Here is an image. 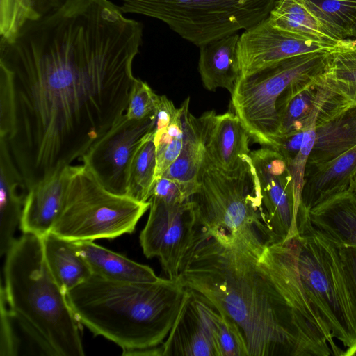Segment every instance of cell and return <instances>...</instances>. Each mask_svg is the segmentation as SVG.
I'll list each match as a JSON object with an SVG mask.
<instances>
[{"label":"cell","instance_id":"obj_1","mask_svg":"<svg viewBox=\"0 0 356 356\" xmlns=\"http://www.w3.org/2000/svg\"><path fill=\"white\" fill-rule=\"evenodd\" d=\"M142 37L109 0H58L0 41L13 110L0 141L27 191L81 161L125 114Z\"/></svg>","mask_w":356,"mask_h":356},{"label":"cell","instance_id":"obj_2","mask_svg":"<svg viewBox=\"0 0 356 356\" xmlns=\"http://www.w3.org/2000/svg\"><path fill=\"white\" fill-rule=\"evenodd\" d=\"M177 280L234 321L249 356L343 355L286 248L259 257L202 231Z\"/></svg>","mask_w":356,"mask_h":356},{"label":"cell","instance_id":"obj_3","mask_svg":"<svg viewBox=\"0 0 356 356\" xmlns=\"http://www.w3.org/2000/svg\"><path fill=\"white\" fill-rule=\"evenodd\" d=\"M186 291L178 280L132 282L92 275L66 295L82 325L134 356L163 343Z\"/></svg>","mask_w":356,"mask_h":356},{"label":"cell","instance_id":"obj_4","mask_svg":"<svg viewBox=\"0 0 356 356\" xmlns=\"http://www.w3.org/2000/svg\"><path fill=\"white\" fill-rule=\"evenodd\" d=\"M3 294L22 329L49 356H83L81 324L45 261L42 237L22 234L5 254Z\"/></svg>","mask_w":356,"mask_h":356},{"label":"cell","instance_id":"obj_5","mask_svg":"<svg viewBox=\"0 0 356 356\" xmlns=\"http://www.w3.org/2000/svg\"><path fill=\"white\" fill-rule=\"evenodd\" d=\"M191 200L203 229L220 241L241 242L259 257L269 246L260 183L250 156L234 172L218 168L204 156Z\"/></svg>","mask_w":356,"mask_h":356},{"label":"cell","instance_id":"obj_6","mask_svg":"<svg viewBox=\"0 0 356 356\" xmlns=\"http://www.w3.org/2000/svg\"><path fill=\"white\" fill-rule=\"evenodd\" d=\"M148 209L149 202L108 191L87 168L77 165L51 232L74 242L113 239L134 232Z\"/></svg>","mask_w":356,"mask_h":356},{"label":"cell","instance_id":"obj_7","mask_svg":"<svg viewBox=\"0 0 356 356\" xmlns=\"http://www.w3.org/2000/svg\"><path fill=\"white\" fill-rule=\"evenodd\" d=\"M290 242L302 284L334 338L346 347L356 343V314L350 300L336 245L311 225L308 213Z\"/></svg>","mask_w":356,"mask_h":356},{"label":"cell","instance_id":"obj_8","mask_svg":"<svg viewBox=\"0 0 356 356\" xmlns=\"http://www.w3.org/2000/svg\"><path fill=\"white\" fill-rule=\"evenodd\" d=\"M275 0H120L121 10L161 20L200 47L267 18Z\"/></svg>","mask_w":356,"mask_h":356},{"label":"cell","instance_id":"obj_9","mask_svg":"<svg viewBox=\"0 0 356 356\" xmlns=\"http://www.w3.org/2000/svg\"><path fill=\"white\" fill-rule=\"evenodd\" d=\"M329 51L298 55L239 76L231 93V104L256 143L272 148L275 145L279 127L278 101L293 83L322 74Z\"/></svg>","mask_w":356,"mask_h":356},{"label":"cell","instance_id":"obj_10","mask_svg":"<svg viewBox=\"0 0 356 356\" xmlns=\"http://www.w3.org/2000/svg\"><path fill=\"white\" fill-rule=\"evenodd\" d=\"M149 202L148 219L139 237L143 254L159 259L168 277L177 280L203 227L191 199L171 204L151 197Z\"/></svg>","mask_w":356,"mask_h":356},{"label":"cell","instance_id":"obj_11","mask_svg":"<svg viewBox=\"0 0 356 356\" xmlns=\"http://www.w3.org/2000/svg\"><path fill=\"white\" fill-rule=\"evenodd\" d=\"M262 195L263 225L270 245L298 234L293 179L284 157L270 147L251 151Z\"/></svg>","mask_w":356,"mask_h":356},{"label":"cell","instance_id":"obj_12","mask_svg":"<svg viewBox=\"0 0 356 356\" xmlns=\"http://www.w3.org/2000/svg\"><path fill=\"white\" fill-rule=\"evenodd\" d=\"M155 124L156 113L141 120L129 119L124 114L81 161L106 189L126 195L132 158Z\"/></svg>","mask_w":356,"mask_h":356},{"label":"cell","instance_id":"obj_13","mask_svg":"<svg viewBox=\"0 0 356 356\" xmlns=\"http://www.w3.org/2000/svg\"><path fill=\"white\" fill-rule=\"evenodd\" d=\"M323 73L297 81L284 92L277 104V138L300 134L351 106Z\"/></svg>","mask_w":356,"mask_h":356},{"label":"cell","instance_id":"obj_14","mask_svg":"<svg viewBox=\"0 0 356 356\" xmlns=\"http://www.w3.org/2000/svg\"><path fill=\"white\" fill-rule=\"evenodd\" d=\"M335 47L305 40L274 26L268 17L244 30L238 42L240 75H247L298 55Z\"/></svg>","mask_w":356,"mask_h":356},{"label":"cell","instance_id":"obj_15","mask_svg":"<svg viewBox=\"0 0 356 356\" xmlns=\"http://www.w3.org/2000/svg\"><path fill=\"white\" fill-rule=\"evenodd\" d=\"M219 311L186 289L177 318L161 345L163 356H218L215 333Z\"/></svg>","mask_w":356,"mask_h":356},{"label":"cell","instance_id":"obj_16","mask_svg":"<svg viewBox=\"0 0 356 356\" xmlns=\"http://www.w3.org/2000/svg\"><path fill=\"white\" fill-rule=\"evenodd\" d=\"M77 165H66L31 187L25 199L19 228L40 237L51 231Z\"/></svg>","mask_w":356,"mask_h":356},{"label":"cell","instance_id":"obj_17","mask_svg":"<svg viewBox=\"0 0 356 356\" xmlns=\"http://www.w3.org/2000/svg\"><path fill=\"white\" fill-rule=\"evenodd\" d=\"M250 138L234 113L209 111L205 156L218 168L227 172L239 170L250 157Z\"/></svg>","mask_w":356,"mask_h":356},{"label":"cell","instance_id":"obj_18","mask_svg":"<svg viewBox=\"0 0 356 356\" xmlns=\"http://www.w3.org/2000/svg\"><path fill=\"white\" fill-rule=\"evenodd\" d=\"M268 19L274 26L305 40L332 47L343 40L311 0H275Z\"/></svg>","mask_w":356,"mask_h":356},{"label":"cell","instance_id":"obj_19","mask_svg":"<svg viewBox=\"0 0 356 356\" xmlns=\"http://www.w3.org/2000/svg\"><path fill=\"white\" fill-rule=\"evenodd\" d=\"M312 226L337 245L356 247V188L349 187L308 211Z\"/></svg>","mask_w":356,"mask_h":356},{"label":"cell","instance_id":"obj_20","mask_svg":"<svg viewBox=\"0 0 356 356\" xmlns=\"http://www.w3.org/2000/svg\"><path fill=\"white\" fill-rule=\"evenodd\" d=\"M356 175V146L318 166L306 168L302 204L314 207L346 190Z\"/></svg>","mask_w":356,"mask_h":356},{"label":"cell","instance_id":"obj_21","mask_svg":"<svg viewBox=\"0 0 356 356\" xmlns=\"http://www.w3.org/2000/svg\"><path fill=\"white\" fill-rule=\"evenodd\" d=\"M235 33L200 45L198 70L204 87L209 91L217 88L234 90L240 76L238 42Z\"/></svg>","mask_w":356,"mask_h":356},{"label":"cell","instance_id":"obj_22","mask_svg":"<svg viewBox=\"0 0 356 356\" xmlns=\"http://www.w3.org/2000/svg\"><path fill=\"white\" fill-rule=\"evenodd\" d=\"M0 254H6L20 225L27 188L15 168L6 145L0 141Z\"/></svg>","mask_w":356,"mask_h":356},{"label":"cell","instance_id":"obj_23","mask_svg":"<svg viewBox=\"0 0 356 356\" xmlns=\"http://www.w3.org/2000/svg\"><path fill=\"white\" fill-rule=\"evenodd\" d=\"M190 99L184 102V140L177 159L161 177L197 185V179L202 165L205 152L209 122V111L199 118L188 109Z\"/></svg>","mask_w":356,"mask_h":356},{"label":"cell","instance_id":"obj_24","mask_svg":"<svg viewBox=\"0 0 356 356\" xmlns=\"http://www.w3.org/2000/svg\"><path fill=\"white\" fill-rule=\"evenodd\" d=\"M73 242L92 275L111 280L132 282H153L161 278L149 266L132 261L94 241Z\"/></svg>","mask_w":356,"mask_h":356},{"label":"cell","instance_id":"obj_25","mask_svg":"<svg viewBox=\"0 0 356 356\" xmlns=\"http://www.w3.org/2000/svg\"><path fill=\"white\" fill-rule=\"evenodd\" d=\"M356 146V106H351L315 129L307 168L331 161Z\"/></svg>","mask_w":356,"mask_h":356},{"label":"cell","instance_id":"obj_26","mask_svg":"<svg viewBox=\"0 0 356 356\" xmlns=\"http://www.w3.org/2000/svg\"><path fill=\"white\" fill-rule=\"evenodd\" d=\"M47 264L58 284L67 293L87 279L92 273L73 241L50 232L42 237Z\"/></svg>","mask_w":356,"mask_h":356},{"label":"cell","instance_id":"obj_27","mask_svg":"<svg viewBox=\"0 0 356 356\" xmlns=\"http://www.w3.org/2000/svg\"><path fill=\"white\" fill-rule=\"evenodd\" d=\"M323 75L351 106H356V40L343 39L329 51Z\"/></svg>","mask_w":356,"mask_h":356},{"label":"cell","instance_id":"obj_28","mask_svg":"<svg viewBox=\"0 0 356 356\" xmlns=\"http://www.w3.org/2000/svg\"><path fill=\"white\" fill-rule=\"evenodd\" d=\"M154 131L148 134L131 161L127 179L126 195L140 202H149L155 181L156 153Z\"/></svg>","mask_w":356,"mask_h":356},{"label":"cell","instance_id":"obj_29","mask_svg":"<svg viewBox=\"0 0 356 356\" xmlns=\"http://www.w3.org/2000/svg\"><path fill=\"white\" fill-rule=\"evenodd\" d=\"M184 106L179 108L175 118L167 125L154 129V142L156 153L155 179L161 177L178 157L184 140Z\"/></svg>","mask_w":356,"mask_h":356},{"label":"cell","instance_id":"obj_30","mask_svg":"<svg viewBox=\"0 0 356 356\" xmlns=\"http://www.w3.org/2000/svg\"><path fill=\"white\" fill-rule=\"evenodd\" d=\"M40 15L38 0H0L1 40L12 38L28 21Z\"/></svg>","mask_w":356,"mask_h":356},{"label":"cell","instance_id":"obj_31","mask_svg":"<svg viewBox=\"0 0 356 356\" xmlns=\"http://www.w3.org/2000/svg\"><path fill=\"white\" fill-rule=\"evenodd\" d=\"M342 39L356 24V0H311Z\"/></svg>","mask_w":356,"mask_h":356},{"label":"cell","instance_id":"obj_32","mask_svg":"<svg viewBox=\"0 0 356 356\" xmlns=\"http://www.w3.org/2000/svg\"><path fill=\"white\" fill-rule=\"evenodd\" d=\"M315 129L316 124H313L302 132L301 144L296 153L282 155L292 176L295 201L298 210L302 204L307 163L315 140Z\"/></svg>","mask_w":356,"mask_h":356},{"label":"cell","instance_id":"obj_33","mask_svg":"<svg viewBox=\"0 0 356 356\" xmlns=\"http://www.w3.org/2000/svg\"><path fill=\"white\" fill-rule=\"evenodd\" d=\"M218 356H249L243 335L230 318L219 312L215 333Z\"/></svg>","mask_w":356,"mask_h":356},{"label":"cell","instance_id":"obj_34","mask_svg":"<svg viewBox=\"0 0 356 356\" xmlns=\"http://www.w3.org/2000/svg\"><path fill=\"white\" fill-rule=\"evenodd\" d=\"M159 95L149 85L136 79L129 96L125 115L131 120H141L156 113Z\"/></svg>","mask_w":356,"mask_h":356},{"label":"cell","instance_id":"obj_35","mask_svg":"<svg viewBox=\"0 0 356 356\" xmlns=\"http://www.w3.org/2000/svg\"><path fill=\"white\" fill-rule=\"evenodd\" d=\"M196 186L197 185L161 177L155 179L150 197L157 198L168 204H181L191 199Z\"/></svg>","mask_w":356,"mask_h":356},{"label":"cell","instance_id":"obj_36","mask_svg":"<svg viewBox=\"0 0 356 356\" xmlns=\"http://www.w3.org/2000/svg\"><path fill=\"white\" fill-rule=\"evenodd\" d=\"M0 355L15 356L18 354L19 341L15 332L13 317L3 294L1 292Z\"/></svg>","mask_w":356,"mask_h":356},{"label":"cell","instance_id":"obj_37","mask_svg":"<svg viewBox=\"0 0 356 356\" xmlns=\"http://www.w3.org/2000/svg\"><path fill=\"white\" fill-rule=\"evenodd\" d=\"M335 245L338 251L346 290L356 314V247Z\"/></svg>","mask_w":356,"mask_h":356},{"label":"cell","instance_id":"obj_38","mask_svg":"<svg viewBox=\"0 0 356 356\" xmlns=\"http://www.w3.org/2000/svg\"><path fill=\"white\" fill-rule=\"evenodd\" d=\"M56 1L58 0H38L39 6L41 10H44Z\"/></svg>","mask_w":356,"mask_h":356},{"label":"cell","instance_id":"obj_39","mask_svg":"<svg viewBox=\"0 0 356 356\" xmlns=\"http://www.w3.org/2000/svg\"><path fill=\"white\" fill-rule=\"evenodd\" d=\"M343 356H356V343L347 348L344 351Z\"/></svg>","mask_w":356,"mask_h":356},{"label":"cell","instance_id":"obj_40","mask_svg":"<svg viewBox=\"0 0 356 356\" xmlns=\"http://www.w3.org/2000/svg\"><path fill=\"white\" fill-rule=\"evenodd\" d=\"M349 38L356 40V24L353 27L350 33Z\"/></svg>","mask_w":356,"mask_h":356},{"label":"cell","instance_id":"obj_41","mask_svg":"<svg viewBox=\"0 0 356 356\" xmlns=\"http://www.w3.org/2000/svg\"><path fill=\"white\" fill-rule=\"evenodd\" d=\"M353 183H354V185H355V186L356 188V175H355V176L353 178Z\"/></svg>","mask_w":356,"mask_h":356}]
</instances>
